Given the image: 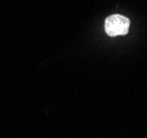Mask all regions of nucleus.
Here are the masks:
<instances>
[{
	"label": "nucleus",
	"instance_id": "f257e3e1",
	"mask_svg": "<svg viewBox=\"0 0 147 138\" xmlns=\"http://www.w3.org/2000/svg\"><path fill=\"white\" fill-rule=\"evenodd\" d=\"M131 21L128 18L122 15H112L106 18L104 28L107 36H125L129 31Z\"/></svg>",
	"mask_w": 147,
	"mask_h": 138
}]
</instances>
